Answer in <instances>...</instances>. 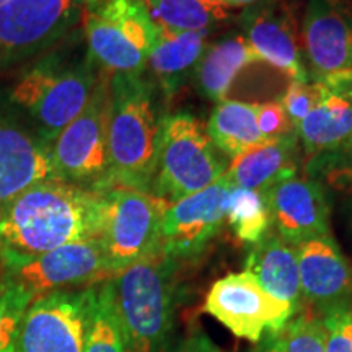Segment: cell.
<instances>
[{
	"mask_svg": "<svg viewBox=\"0 0 352 352\" xmlns=\"http://www.w3.org/2000/svg\"><path fill=\"white\" fill-rule=\"evenodd\" d=\"M103 192L76 184L41 182L0 208V261L13 270L59 246L100 239Z\"/></svg>",
	"mask_w": 352,
	"mask_h": 352,
	"instance_id": "1",
	"label": "cell"
},
{
	"mask_svg": "<svg viewBox=\"0 0 352 352\" xmlns=\"http://www.w3.org/2000/svg\"><path fill=\"white\" fill-rule=\"evenodd\" d=\"M162 122L164 118L158 113L155 91L142 76H109L108 175L104 189L122 186L151 192Z\"/></svg>",
	"mask_w": 352,
	"mask_h": 352,
	"instance_id": "2",
	"label": "cell"
},
{
	"mask_svg": "<svg viewBox=\"0 0 352 352\" xmlns=\"http://www.w3.org/2000/svg\"><path fill=\"white\" fill-rule=\"evenodd\" d=\"M175 272L160 248L109 279L126 352H175Z\"/></svg>",
	"mask_w": 352,
	"mask_h": 352,
	"instance_id": "3",
	"label": "cell"
},
{
	"mask_svg": "<svg viewBox=\"0 0 352 352\" xmlns=\"http://www.w3.org/2000/svg\"><path fill=\"white\" fill-rule=\"evenodd\" d=\"M82 21L90 54L108 76H142L158 32L144 0H85Z\"/></svg>",
	"mask_w": 352,
	"mask_h": 352,
	"instance_id": "4",
	"label": "cell"
},
{
	"mask_svg": "<svg viewBox=\"0 0 352 352\" xmlns=\"http://www.w3.org/2000/svg\"><path fill=\"white\" fill-rule=\"evenodd\" d=\"M226 171L217 147L195 116L178 113L164 118L152 195L171 204L208 188Z\"/></svg>",
	"mask_w": 352,
	"mask_h": 352,
	"instance_id": "5",
	"label": "cell"
},
{
	"mask_svg": "<svg viewBox=\"0 0 352 352\" xmlns=\"http://www.w3.org/2000/svg\"><path fill=\"white\" fill-rule=\"evenodd\" d=\"M109 76L103 72L83 111L51 144L57 182L103 191L108 175Z\"/></svg>",
	"mask_w": 352,
	"mask_h": 352,
	"instance_id": "6",
	"label": "cell"
},
{
	"mask_svg": "<svg viewBox=\"0 0 352 352\" xmlns=\"http://www.w3.org/2000/svg\"><path fill=\"white\" fill-rule=\"evenodd\" d=\"M100 241L114 276L160 250L162 219L170 202L132 188L104 189Z\"/></svg>",
	"mask_w": 352,
	"mask_h": 352,
	"instance_id": "7",
	"label": "cell"
},
{
	"mask_svg": "<svg viewBox=\"0 0 352 352\" xmlns=\"http://www.w3.org/2000/svg\"><path fill=\"white\" fill-rule=\"evenodd\" d=\"M96 77L88 64L57 67L50 63L36 65L13 87L12 100L41 124L46 144L57 138L83 111L94 95Z\"/></svg>",
	"mask_w": 352,
	"mask_h": 352,
	"instance_id": "8",
	"label": "cell"
},
{
	"mask_svg": "<svg viewBox=\"0 0 352 352\" xmlns=\"http://www.w3.org/2000/svg\"><path fill=\"white\" fill-rule=\"evenodd\" d=\"M300 39L311 82L328 88L352 83V3L349 0H308Z\"/></svg>",
	"mask_w": 352,
	"mask_h": 352,
	"instance_id": "9",
	"label": "cell"
},
{
	"mask_svg": "<svg viewBox=\"0 0 352 352\" xmlns=\"http://www.w3.org/2000/svg\"><path fill=\"white\" fill-rule=\"evenodd\" d=\"M204 310L236 338L258 344L294 316L287 302L272 297L250 272H235L215 280L206 296Z\"/></svg>",
	"mask_w": 352,
	"mask_h": 352,
	"instance_id": "10",
	"label": "cell"
},
{
	"mask_svg": "<svg viewBox=\"0 0 352 352\" xmlns=\"http://www.w3.org/2000/svg\"><path fill=\"white\" fill-rule=\"evenodd\" d=\"M91 297L94 285L34 298L21 321L15 352H83Z\"/></svg>",
	"mask_w": 352,
	"mask_h": 352,
	"instance_id": "11",
	"label": "cell"
},
{
	"mask_svg": "<svg viewBox=\"0 0 352 352\" xmlns=\"http://www.w3.org/2000/svg\"><path fill=\"white\" fill-rule=\"evenodd\" d=\"M232 184L226 171L208 188L168 204L160 228V248L166 256L175 261L195 258L219 235Z\"/></svg>",
	"mask_w": 352,
	"mask_h": 352,
	"instance_id": "12",
	"label": "cell"
},
{
	"mask_svg": "<svg viewBox=\"0 0 352 352\" xmlns=\"http://www.w3.org/2000/svg\"><path fill=\"white\" fill-rule=\"evenodd\" d=\"M7 276L28 289L36 298L77 285L91 287L111 279L114 271L100 239H91L59 246L8 270Z\"/></svg>",
	"mask_w": 352,
	"mask_h": 352,
	"instance_id": "13",
	"label": "cell"
},
{
	"mask_svg": "<svg viewBox=\"0 0 352 352\" xmlns=\"http://www.w3.org/2000/svg\"><path fill=\"white\" fill-rule=\"evenodd\" d=\"M85 0H8L0 7V59L36 51L74 25Z\"/></svg>",
	"mask_w": 352,
	"mask_h": 352,
	"instance_id": "14",
	"label": "cell"
},
{
	"mask_svg": "<svg viewBox=\"0 0 352 352\" xmlns=\"http://www.w3.org/2000/svg\"><path fill=\"white\" fill-rule=\"evenodd\" d=\"M245 39L258 60L283 70L294 82H308L296 10L287 0H263L243 15Z\"/></svg>",
	"mask_w": 352,
	"mask_h": 352,
	"instance_id": "15",
	"label": "cell"
},
{
	"mask_svg": "<svg viewBox=\"0 0 352 352\" xmlns=\"http://www.w3.org/2000/svg\"><path fill=\"white\" fill-rule=\"evenodd\" d=\"M296 248L305 308L321 315L329 308L352 303V266L331 233Z\"/></svg>",
	"mask_w": 352,
	"mask_h": 352,
	"instance_id": "16",
	"label": "cell"
},
{
	"mask_svg": "<svg viewBox=\"0 0 352 352\" xmlns=\"http://www.w3.org/2000/svg\"><path fill=\"white\" fill-rule=\"evenodd\" d=\"M272 226L287 243L297 246L329 235V202L321 183L290 176L266 191Z\"/></svg>",
	"mask_w": 352,
	"mask_h": 352,
	"instance_id": "17",
	"label": "cell"
},
{
	"mask_svg": "<svg viewBox=\"0 0 352 352\" xmlns=\"http://www.w3.org/2000/svg\"><path fill=\"white\" fill-rule=\"evenodd\" d=\"M50 152V144L0 116V208L33 184L56 179Z\"/></svg>",
	"mask_w": 352,
	"mask_h": 352,
	"instance_id": "18",
	"label": "cell"
},
{
	"mask_svg": "<svg viewBox=\"0 0 352 352\" xmlns=\"http://www.w3.org/2000/svg\"><path fill=\"white\" fill-rule=\"evenodd\" d=\"M245 271L256 277L272 297L287 302L294 308V315L305 308L300 292L297 248L277 232L270 230L258 243L252 245Z\"/></svg>",
	"mask_w": 352,
	"mask_h": 352,
	"instance_id": "19",
	"label": "cell"
},
{
	"mask_svg": "<svg viewBox=\"0 0 352 352\" xmlns=\"http://www.w3.org/2000/svg\"><path fill=\"white\" fill-rule=\"evenodd\" d=\"M328 88V87H327ZM305 164L352 142V83L328 88L321 103L297 127Z\"/></svg>",
	"mask_w": 352,
	"mask_h": 352,
	"instance_id": "20",
	"label": "cell"
},
{
	"mask_svg": "<svg viewBox=\"0 0 352 352\" xmlns=\"http://www.w3.org/2000/svg\"><path fill=\"white\" fill-rule=\"evenodd\" d=\"M298 168V134L264 140L233 158L227 176L236 186L266 192L274 184L296 176Z\"/></svg>",
	"mask_w": 352,
	"mask_h": 352,
	"instance_id": "21",
	"label": "cell"
},
{
	"mask_svg": "<svg viewBox=\"0 0 352 352\" xmlns=\"http://www.w3.org/2000/svg\"><path fill=\"white\" fill-rule=\"evenodd\" d=\"M157 28V39L148 56L147 67L162 90L170 96L183 85L208 50V33Z\"/></svg>",
	"mask_w": 352,
	"mask_h": 352,
	"instance_id": "22",
	"label": "cell"
},
{
	"mask_svg": "<svg viewBox=\"0 0 352 352\" xmlns=\"http://www.w3.org/2000/svg\"><path fill=\"white\" fill-rule=\"evenodd\" d=\"M258 57L243 36L220 39L204 51L197 63L195 74L197 87L209 100L223 101L246 65L256 63Z\"/></svg>",
	"mask_w": 352,
	"mask_h": 352,
	"instance_id": "23",
	"label": "cell"
},
{
	"mask_svg": "<svg viewBox=\"0 0 352 352\" xmlns=\"http://www.w3.org/2000/svg\"><path fill=\"white\" fill-rule=\"evenodd\" d=\"M256 109L258 103L220 101L206 127L217 151L233 160L264 142L258 127Z\"/></svg>",
	"mask_w": 352,
	"mask_h": 352,
	"instance_id": "24",
	"label": "cell"
},
{
	"mask_svg": "<svg viewBox=\"0 0 352 352\" xmlns=\"http://www.w3.org/2000/svg\"><path fill=\"white\" fill-rule=\"evenodd\" d=\"M153 23L170 32L208 33L227 20V8L209 0H144Z\"/></svg>",
	"mask_w": 352,
	"mask_h": 352,
	"instance_id": "25",
	"label": "cell"
},
{
	"mask_svg": "<svg viewBox=\"0 0 352 352\" xmlns=\"http://www.w3.org/2000/svg\"><path fill=\"white\" fill-rule=\"evenodd\" d=\"M226 222L241 243H258L272 226L266 192L252 191L232 184Z\"/></svg>",
	"mask_w": 352,
	"mask_h": 352,
	"instance_id": "26",
	"label": "cell"
},
{
	"mask_svg": "<svg viewBox=\"0 0 352 352\" xmlns=\"http://www.w3.org/2000/svg\"><path fill=\"white\" fill-rule=\"evenodd\" d=\"M83 352H126L124 336L109 279L94 285L90 321Z\"/></svg>",
	"mask_w": 352,
	"mask_h": 352,
	"instance_id": "27",
	"label": "cell"
},
{
	"mask_svg": "<svg viewBox=\"0 0 352 352\" xmlns=\"http://www.w3.org/2000/svg\"><path fill=\"white\" fill-rule=\"evenodd\" d=\"M33 294L10 276L0 279V352H15L21 321Z\"/></svg>",
	"mask_w": 352,
	"mask_h": 352,
	"instance_id": "28",
	"label": "cell"
},
{
	"mask_svg": "<svg viewBox=\"0 0 352 352\" xmlns=\"http://www.w3.org/2000/svg\"><path fill=\"white\" fill-rule=\"evenodd\" d=\"M280 352H324V329L321 316L303 308L279 331L271 334Z\"/></svg>",
	"mask_w": 352,
	"mask_h": 352,
	"instance_id": "29",
	"label": "cell"
},
{
	"mask_svg": "<svg viewBox=\"0 0 352 352\" xmlns=\"http://www.w3.org/2000/svg\"><path fill=\"white\" fill-rule=\"evenodd\" d=\"M307 171L321 176L334 191L352 196V142L340 151L307 162Z\"/></svg>",
	"mask_w": 352,
	"mask_h": 352,
	"instance_id": "30",
	"label": "cell"
},
{
	"mask_svg": "<svg viewBox=\"0 0 352 352\" xmlns=\"http://www.w3.org/2000/svg\"><path fill=\"white\" fill-rule=\"evenodd\" d=\"M328 88L318 82H292L283 98V108L287 113L294 127L300 126V122L321 103L327 95Z\"/></svg>",
	"mask_w": 352,
	"mask_h": 352,
	"instance_id": "31",
	"label": "cell"
},
{
	"mask_svg": "<svg viewBox=\"0 0 352 352\" xmlns=\"http://www.w3.org/2000/svg\"><path fill=\"white\" fill-rule=\"evenodd\" d=\"M324 352H352V303L323 311Z\"/></svg>",
	"mask_w": 352,
	"mask_h": 352,
	"instance_id": "32",
	"label": "cell"
},
{
	"mask_svg": "<svg viewBox=\"0 0 352 352\" xmlns=\"http://www.w3.org/2000/svg\"><path fill=\"white\" fill-rule=\"evenodd\" d=\"M256 120L264 140L277 139L297 132L280 103H258Z\"/></svg>",
	"mask_w": 352,
	"mask_h": 352,
	"instance_id": "33",
	"label": "cell"
},
{
	"mask_svg": "<svg viewBox=\"0 0 352 352\" xmlns=\"http://www.w3.org/2000/svg\"><path fill=\"white\" fill-rule=\"evenodd\" d=\"M183 352H222L202 329L195 328L189 333Z\"/></svg>",
	"mask_w": 352,
	"mask_h": 352,
	"instance_id": "34",
	"label": "cell"
},
{
	"mask_svg": "<svg viewBox=\"0 0 352 352\" xmlns=\"http://www.w3.org/2000/svg\"><path fill=\"white\" fill-rule=\"evenodd\" d=\"M250 352H280L279 347H277L274 338L271 336V334H266V336L263 338L261 341L258 342L256 346L253 347Z\"/></svg>",
	"mask_w": 352,
	"mask_h": 352,
	"instance_id": "35",
	"label": "cell"
},
{
	"mask_svg": "<svg viewBox=\"0 0 352 352\" xmlns=\"http://www.w3.org/2000/svg\"><path fill=\"white\" fill-rule=\"evenodd\" d=\"M259 2L263 0H222V6L226 8H245L256 6Z\"/></svg>",
	"mask_w": 352,
	"mask_h": 352,
	"instance_id": "36",
	"label": "cell"
},
{
	"mask_svg": "<svg viewBox=\"0 0 352 352\" xmlns=\"http://www.w3.org/2000/svg\"><path fill=\"white\" fill-rule=\"evenodd\" d=\"M209 2H212V3H217V6H222V0H209ZM223 7V6H222ZM226 8V7H223Z\"/></svg>",
	"mask_w": 352,
	"mask_h": 352,
	"instance_id": "37",
	"label": "cell"
},
{
	"mask_svg": "<svg viewBox=\"0 0 352 352\" xmlns=\"http://www.w3.org/2000/svg\"><path fill=\"white\" fill-rule=\"evenodd\" d=\"M349 228H351V233H352V212H351V217H349Z\"/></svg>",
	"mask_w": 352,
	"mask_h": 352,
	"instance_id": "38",
	"label": "cell"
},
{
	"mask_svg": "<svg viewBox=\"0 0 352 352\" xmlns=\"http://www.w3.org/2000/svg\"><path fill=\"white\" fill-rule=\"evenodd\" d=\"M6 2H8V0H0V7H2Z\"/></svg>",
	"mask_w": 352,
	"mask_h": 352,
	"instance_id": "39",
	"label": "cell"
},
{
	"mask_svg": "<svg viewBox=\"0 0 352 352\" xmlns=\"http://www.w3.org/2000/svg\"><path fill=\"white\" fill-rule=\"evenodd\" d=\"M349 2H351V3H352V0H349Z\"/></svg>",
	"mask_w": 352,
	"mask_h": 352,
	"instance_id": "40",
	"label": "cell"
}]
</instances>
